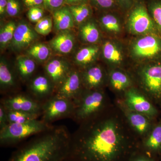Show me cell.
Listing matches in <instances>:
<instances>
[{
	"label": "cell",
	"mask_w": 161,
	"mask_h": 161,
	"mask_svg": "<svg viewBox=\"0 0 161 161\" xmlns=\"http://www.w3.org/2000/svg\"><path fill=\"white\" fill-rule=\"evenodd\" d=\"M80 124L71 135L66 161H130L141 150V140L119 105Z\"/></svg>",
	"instance_id": "6da1fadb"
},
{
	"label": "cell",
	"mask_w": 161,
	"mask_h": 161,
	"mask_svg": "<svg viewBox=\"0 0 161 161\" xmlns=\"http://www.w3.org/2000/svg\"><path fill=\"white\" fill-rule=\"evenodd\" d=\"M71 135L64 126H52L34 136L12 153L9 161H65Z\"/></svg>",
	"instance_id": "7a4b0ae2"
},
{
	"label": "cell",
	"mask_w": 161,
	"mask_h": 161,
	"mask_svg": "<svg viewBox=\"0 0 161 161\" xmlns=\"http://www.w3.org/2000/svg\"><path fill=\"white\" fill-rule=\"evenodd\" d=\"M135 86L161 108V59L133 64L129 69Z\"/></svg>",
	"instance_id": "3957f363"
},
{
	"label": "cell",
	"mask_w": 161,
	"mask_h": 161,
	"mask_svg": "<svg viewBox=\"0 0 161 161\" xmlns=\"http://www.w3.org/2000/svg\"><path fill=\"white\" fill-rule=\"evenodd\" d=\"M127 48L131 65L161 59V36L155 33L128 37Z\"/></svg>",
	"instance_id": "277c9868"
},
{
	"label": "cell",
	"mask_w": 161,
	"mask_h": 161,
	"mask_svg": "<svg viewBox=\"0 0 161 161\" xmlns=\"http://www.w3.org/2000/svg\"><path fill=\"white\" fill-rule=\"evenodd\" d=\"M75 103L72 118L80 124L97 116L108 107L106 94L103 89H84Z\"/></svg>",
	"instance_id": "5b68a950"
},
{
	"label": "cell",
	"mask_w": 161,
	"mask_h": 161,
	"mask_svg": "<svg viewBox=\"0 0 161 161\" xmlns=\"http://www.w3.org/2000/svg\"><path fill=\"white\" fill-rule=\"evenodd\" d=\"M125 28L129 37L150 33L160 35L148 11L147 0H139L126 14Z\"/></svg>",
	"instance_id": "8992f818"
},
{
	"label": "cell",
	"mask_w": 161,
	"mask_h": 161,
	"mask_svg": "<svg viewBox=\"0 0 161 161\" xmlns=\"http://www.w3.org/2000/svg\"><path fill=\"white\" fill-rule=\"evenodd\" d=\"M100 60L108 69L123 68L131 66L127 48L126 39L104 38L100 43Z\"/></svg>",
	"instance_id": "52a82bcc"
},
{
	"label": "cell",
	"mask_w": 161,
	"mask_h": 161,
	"mask_svg": "<svg viewBox=\"0 0 161 161\" xmlns=\"http://www.w3.org/2000/svg\"><path fill=\"white\" fill-rule=\"evenodd\" d=\"M52 126L38 119L24 123L9 124L0 130V142L2 146L14 145L47 130Z\"/></svg>",
	"instance_id": "ba28073f"
},
{
	"label": "cell",
	"mask_w": 161,
	"mask_h": 161,
	"mask_svg": "<svg viewBox=\"0 0 161 161\" xmlns=\"http://www.w3.org/2000/svg\"><path fill=\"white\" fill-rule=\"evenodd\" d=\"M97 20L104 37L126 40L125 14L120 10L100 11Z\"/></svg>",
	"instance_id": "9c48e42d"
},
{
	"label": "cell",
	"mask_w": 161,
	"mask_h": 161,
	"mask_svg": "<svg viewBox=\"0 0 161 161\" xmlns=\"http://www.w3.org/2000/svg\"><path fill=\"white\" fill-rule=\"evenodd\" d=\"M123 104L128 109L156 119L159 114L157 106L139 89L132 86L124 93Z\"/></svg>",
	"instance_id": "30bf717a"
},
{
	"label": "cell",
	"mask_w": 161,
	"mask_h": 161,
	"mask_svg": "<svg viewBox=\"0 0 161 161\" xmlns=\"http://www.w3.org/2000/svg\"><path fill=\"white\" fill-rule=\"evenodd\" d=\"M75 107L74 101L56 95L42 105L41 119L51 125V123L60 119L72 117Z\"/></svg>",
	"instance_id": "8fae6325"
},
{
	"label": "cell",
	"mask_w": 161,
	"mask_h": 161,
	"mask_svg": "<svg viewBox=\"0 0 161 161\" xmlns=\"http://www.w3.org/2000/svg\"><path fill=\"white\" fill-rule=\"evenodd\" d=\"M85 89H103L108 85V69L105 65L97 63L81 70Z\"/></svg>",
	"instance_id": "7c38bea8"
},
{
	"label": "cell",
	"mask_w": 161,
	"mask_h": 161,
	"mask_svg": "<svg viewBox=\"0 0 161 161\" xmlns=\"http://www.w3.org/2000/svg\"><path fill=\"white\" fill-rule=\"evenodd\" d=\"M84 89L81 70L71 69L62 83L58 87L56 95L75 102Z\"/></svg>",
	"instance_id": "4fadbf2b"
},
{
	"label": "cell",
	"mask_w": 161,
	"mask_h": 161,
	"mask_svg": "<svg viewBox=\"0 0 161 161\" xmlns=\"http://www.w3.org/2000/svg\"><path fill=\"white\" fill-rule=\"evenodd\" d=\"M130 128L141 140L147 134L157 121L147 115L131 111L127 108L122 103L119 105Z\"/></svg>",
	"instance_id": "5bb4252c"
},
{
	"label": "cell",
	"mask_w": 161,
	"mask_h": 161,
	"mask_svg": "<svg viewBox=\"0 0 161 161\" xmlns=\"http://www.w3.org/2000/svg\"><path fill=\"white\" fill-rule=\"evenodd\" d=\"M108 69L107 86L115 94L123 96L127 90L135 86L133 77L129 69L123 68Z\"/></svg>",
	"instance_id": "9a60e30c"
},
{
	"label": "cell",
	"mask_w": 161,
	"mask_h": 161,
	"mask_svg": "<svg viewBox=\"0 0 161 161\" xmlns=\"http://www.w3.org/2000/svg\"><path fill=\"white\" fill-rule=\"evenodd\" d=\"M2 104L7 110L20 111L40 115L42 112V105L37 100L28 96L18 95L5 98Z\"/></svg>",
	"instance_id": "2e32d148"
},
{
	"label": "cell",
	"mask_w": 161,
	"mask_h": 161,
	"mask_svg": "<svg viewBox=\"0 0 161 161\" xmlns=\"http://www.w3.org/2000/svg\"><path fill=\"white\" fill-rule=\"evenodd\" d=\"M38 38L35 29L25 22L19 23L14 31L11 46L16 51H21L28 48Z\"/></svg>",
	"instance_id": "e0dca14e"
},
{
	"label": "cell",
	"mask_w": 161,
	"mask_h": 161,
	"mask_svg": "<svg viewBox=\"0 0 161 161\" xmlns=\"http://www.w3.org/2000/svg\"><path fill=\"white\" fill-rule=\"evenodd\" d=\"M141 151L154 157L161 156V119L157 120L150 132L141 140Z\"/></svg>",
	"instance_id": "ac0fdd59"
},
{
	"label": "cell",
	"mask_w": 161,
	"mask_h": 161,
	"mask_svg": "<svg viewBox=\"0 0 161 161\" xmlns=\"http://www.w3.org/2000/svg\"><path fill=\"white\" fill-rule=\"evenodd\" d=\"M78 36L84 44H100L104 38L97 20L92 18L79 26Z\"/></svg>",
	"instance_id": "d6986e66"
},
{
	"label": "cell",
	"mask_w": 161,
	"mask_h": 161,
	"mask_svg": "<svg viewBox=\"0 0 161 161\" xmlns=\"http://www.w3.org/2000/svg\"><path fill=\"white\" fill-rule=\"evenodd\" d=\"M100 44H84L75 54V64L81 70L98 63L100 60Z\"/></svg>",
	"instance_id": "ffe728a7"
},
{
	"label": "cell",
	"mask_w": 161,
	"mask_h": 161,
	"mask_svg": "<svg viewBox=\"0 0 161 161\" xmlns=\"http://www.w3.org/2000/svg\"><path fill=\"white\" fill-rule=\"evenodd\" d=\"M71 70L69 64L60 59H53L45 66L47 75L54 86L58 87L62 83Z\"/></svg>",
	"instance_id": "44dd1931"
},
{
	"label": "cell",
	"mask_w": 161,
	"mask_h": 161,
	"mask_svg": "<svg viewBox=\"0 0 161 161\" xmlns=\"http://www.w3.org/2000/svg\"><path fill=\"white\" fill-rule=\"evenodd\" d=\"M75 44V35L69 30L60 31L50 42L52 49L61 54H67L71 52Z\"/></svg>",
	"instance_id": "7402d4cb"
},
{
	"label": "cell",
	"mask_w": 161,
	"mask_h": 161,
	"mask_svg": "<svg viewBox=\"0 0 161 161\" xmlns=\"http://www.w3.org/2000/svg\"><path fill=\"white\" fill-rule=\"evenodd\" d=\"M54 85L48 76H38L32 80L30 85L31 91L37 98H42L49 96Z\"/></svg>",
	"instance_id": "603a6c76"
},
{
	"label": "cell",
	"mask_w": 161,
	"mask_h": 161,
	"mask_svg": "<svg viewBox=\"0 0 161 161\" xmlns=\"http://www.w3.org/2000/svg\"><path fill=\"white\" fill-rule=\"evenodd\" d=\"M53 21L55 28L60 31L71 29L74 27L75 23L69 9L65 7L55 12Z\"/></svg>",
	"instance_id": "cb8c5ba5"
},
{
	"label": "cell",
	"mask_w": 161,
	"mask_h": 161,
	"mask_svg": "<svg viewBox=\"0 0 161 161\" xmlns=\"http://www.w3.org/2000/svg\"><path fill=\"white\" fill-rule=\"evenodd\" d=\"M69 10L75 23L79 26L92 18V7L88 2L75 4L70 7Z\"/></svg>",
	"instance_id": "d4e9b609"
},
{
	"label": "cell",
	"mask_w": 161,
	"mask_h": 161,
	"mask_svg": "<svg viewBox=\"0 0 161 161\" xmlns=\"http://www.w3.org/2000/svg\"><path fill=\"white\" fill-rule=\"evenodd\" d=\"M17 68L20 77L23 80H26L34 73L36 64L31 58L20 56L17 59Z\"/></svg>",
	"instance_id": "484cf974"
},
{
	"label": "cell",
	"mask_w": 161,
	"mask_h": 161,
	"mask_svg": "<svg viewBox=\"0 0 161 161\" xmlns=\"http://www.w3.org/2000/svg\"><path fill=\"white\" fill-rule=\"evenodd\" d=\"M15 81L13 73L8 63L4 59L0 62V85L2 89L9 88L14 86Z\"/></svg>",
	"instance_id": "4316f807"
},
{
	"label": "cell",
	"mask_w": 161,
	"mask_h": 161,
	"mask_svg": "<svg viewBox=\"0 0 161 161\" xmlns=\"http://www.w3.org/2000/svg\"><path fill=\"white\" fill-rule=\"evenodd\" d=\"M50 48L44 43H39L32 44L28 47L26 54L31 58L43 62L49 58Z\"/></svg>",
	"instance_id": "83f0119b"
},
{
	"label": "cell",
	"mask_w": 161,
	"mask_h": 161,
	"mask_svg": "<svg viewBox=\"0 0 161 161\" xmlns=\"http://www.w3.org/2000/svg\"><path fill=\"white\" fill-rule=\"evenodd\" d=\"M147 9L161 35V0H147Z\"/></svg>",
	"instance_id": "f1b7e54d"
},
{
	"label": "cell",
	"mask_w": 161,
	"mask_h": 161,
	"mask_svg": "<svg viewBox=\"0 0 161 161\" xmlns=\"http://www.w3.org/2000/svg\"><path fill=\"white\" fill-rule=\"evenodd\" d=\"M9 124H21L38 119L39 115L20 111L7 110Z\"/></svg>",
	"instance_id": "f546056e"
},
{
	"label": "cell",
	"mask_w": 161,
	"mask_h": 161,
	"mask_svg": "<svg viewBox=\"0 0 161 161\" xmlns=\"http://www.w3.org/2000/svg\"><path fill=\"white\" fill-rule=\"evenodd\" d=\"M17 25L13 21L8 22L1 28L0 31V46L4 48L13 39L15 31Z\"/></svg>",
	"instance_id": "4dcf8cb0"
},
{
	"label": "cell",
	"mask_w": 161,
	"mask_h": 161,
	"mask_svg": "<svg viewBox=\"0 0 161 161\" xmlns=\"http://www.w3.org/2000/svg\"><path fill=\"white\" fill-rule=\"evenodd\" d=\"M53 27V21L49 17L42 18L36 24L35 30L39 34L46 36L51 31Z\"/></svg>",
	"instance_id": "1f68e13d"
},
{
	"label": "cell",
	"mask_w": 161,
	"mask_h": 161,
	"mask_svg": "<svg viewBox=\"0 0 161 161\" xmlns=\"http://www.w3.org/2000/svg\"><path fill=\"white\" fill-rule=\"evenodd\" d=\"M91 1L93 5L100 11L121 10L116 0H91Z\"/></svg>",
	"instance_id": "d6a6232c"
},
{
	"label": "cell",
	"mask_w": 161,
	"mask_h": 161,
	"mask_svg": "<svg viewBox=\"0 0 161 161\" xmlns=\"http://www.w3.org/2000/svg\"><path fill=\"white\" fill-rule=\"evenodd\" d=\"M43 9L38 7H31L27 13V16L30 21L33 23H37L43 18Z\"/></svg>",
	"instance_id": "836d02e7"
},
{
	"label": "cell",
	"mask_w": 161,
	"mask_h": 161,
	"mask_svg": "<svg viewBox=\"0 0 161 161\" xmlns=\"http://www.w3.org/2000/svg\"><path fill=\"white\" fill-rule=\"evenodd\" d=\"M20 10V5L17 0H7L6 12L8 15L16 16Z\"/></svg>",
	"instance_id": "e575fe53"
},
{
	"label": "cell",
	"mask_w": 161,
	"mask_h": 161,
	"mask_svg": "<svg viewBox=\"0 0 161 161\" xmlns=\"http://www.w3.org/2000/svg\"><path fill=\"white\" fill-rule=\"evenodd\" d=\"M139 0H116L119 7L126 14Z\"/></svg>",
	"instance_id": "d590c367"
},
{
	"label": "cell",
	"mask_w": 161,
	"mask_h": 161,
	"mask_svg": "<svg viewBox=\"0 0 161 161\" xmlns=\"http://www.w3.org/2000/svg\"><path fill=\"white\" fill-rule=\"evenodd\" d=\"M130 161H158V158L140 151L133 156Z\"/></svg>",
	"instance_id": "8d00e7d4"
},
{
	"label": "cell",
	"mask_w": 161,
	"mask_h": 161,
	"mask_svg": "<svg viewBox=\"0 0 161 161\" xmlns=\"http://www.w3.org/2000/svg\"><path fill=\"white\" fill-rule=\"evenodd\" d=\"M9 124L7 111L2 103L0 105V129H3Z\"/></svg>",
	"instance_id": "74e56055"
},
{
	"label": "cell",
	"mask_w": 161,
	"mask_h": 161,
	"mask_svg": "<svg viewBox=\"0 0 161 161\" xmlns=\"http://www.w3.org/2000/svg\"><path fill=\"white\" fill-rule=\"evenodd\" d=\"M64 0H43V3L46 7L51 9L60 8L63 4Z\"/></svg>",
	"instance_id": "f35d334b"
},
{
	"label": "cell",
	"mask_w": 161,
	"mask_h": 161,
	"mask_svg": "<svg viewBox=\"0 0 161 161\" xmlns=\"http://www.w3.org/2000/svg\"><path fill=\"white\" fill-rule=\"evenodd\" d=\"M24 4L27 7H38L43 3V0H23Z\"/></svg>",
	"instance_id": "ab89813d"
},
{
	"label": "cell",
	"mask_w": 161,
	"mask_h": 161,
	"mask_svg": "<svg viewBox=\"0 0 161 161\" xmlns=\"http://www.w3.org/2000/svg\"><path fill=\"white\" fill-rule=\"evenodd\" d=\"M7 0H0V14L3 15L6 12Z\"/></svg>",
	"instance_id": "60d3db41"
},
{
	"label": "cell",
	"mask_w": 161,
	"mask_h": 161,
	"mask_svg": "<svg viewBox=\"0 0 161 161\" xmlns=\"http://www.w3.org/2000/svg\"><path fill=\"white\" fill-rule=\"evenodd\" d=\"M66 1L69 3H75L77 4L87 2L88 0H66Z\"/></svg>",
	"instance_id": "b9f144b4"
},
{
	"label": "cell",
	"mask_w": 161,
	"mask_h": 161,
	"mask_svg": "<svg viewBox=\"0 0 161 161\" xmlns=\"http://www.w3.org/2000/svg\"></svg>",
	"instance_id": "7bdbcfd3"
}]
</instances>
